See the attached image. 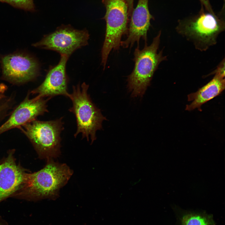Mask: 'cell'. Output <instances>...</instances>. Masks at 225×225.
<instances>
[{
    "instance_id": "obj_1",
    "label": "cell",
    "mask_w": 225,
    "mask_h": 225,
    "mask_svg": "<svg viewBox=\"0 0 225 225\" xmlns=\"http://www.w3.org/2000/svg\"><path fill=\"white\" fill-rule=\"evenodd\" d=\"M46 160L41 169L26 173L22 184L11 197L34 201L58 197L60 189L67 183L73 172L65 163L55 162L52 158Z\"/></svg>"
},
{
    "instance_id": "obj_2",
    "label": "cell",
    "mask_w": 225,
    "mask_h": 225,
    "mask_svg": "<svg viewBox=\"0 0 225 225\" xmlns=\"http://www.w3.org/2000/svg\"><path fill=\"white\" fill-rule=\"evenodd\" d=\"M224 8V3L220 11L216 13L201 6L197 14L179 20L176 31L196 49L205 51L217 43L218 36L225 30Z\"/></svg>"
},
{
    "instance_id": "obj_3",
    "label": "cell",
    "mask_w": 225,
    "mask_h": 225,
    "mask_svg": "<svg viewBox=\"0 0 225 225\" xmlns=\"http://www.w3.org/2000/svg\"><path fill=\"white\" fill-rule=\"evenodd\" d=\"M161 32L160 31L151 44L145 43L140 50L139 46L135 48L133 60L135 64L132 73L128 78V87L133 97H142L150 85L153 74L160 63L167 60L163 55V50L158 52Z\"/></svg>"
},
{
    "instance_id": "obj_4",
    "label": "cell",
    "mask_w": 225,
    "mask_h": 225,
    "mask_svg": "<svg viewBox=\"0 0 225 225\" xmlns=\"http://www.w3.org/2000/svg\"><path fill=\"white\" fill-rule=\"evenodd\" d=\"M88 88L89 85L85 82L73 86L72 92L68 97L72 104L69 111L74 114L76 119L75 137L82 133V138H86L88 141L90 137L92 143L96 139V131L102 128V121L107 119L92 101L88 93Z\"/></svg>"
},
{
    "instance_id": "obj_5",
    "label": "cell",
    "mask_w": 225,
    "mask_h": 225,
    "mask_svg": "<svg viewBox=\"0 0 225 225\" xmlns=\"http://www.w3.org/2000/svg\"><path fill=\"white\" fill-rule=\"evenodd\" d=\"M62 118L46 121L36 119L18 128L30 141L40 158L53 159L60 155V134L64 129Z\"/></svg>"
},
{
    "instance_id": "obj_6",
    "label": "cell",
    "mask_w": 225,
    "mask_h": 225,
    "mask_svg": "<svg viewBox=\"0 0 225 225\" xmlns=\"http://www.w3.org/2000/svg\"><path fill=\"white\" fill-rule=\"evenodd\" d=\"M102 2L106 9L102 18L106 21V28L101 50V63L104 69L110 52L112 49H119L122 37L127 34L129 17L124 0H102Z\"/></svg>"
},
{
    "instance_id": "obj_7",
    "label": "cell",
    "mask_w": 225,
    "mask_h": 225,
    "mask_svg": "<svg viewBox=\"0 0 225 225\" xmlns=\"http://www.w3.org/2000/svg\"><path fill=\"white\" fill-rule=\"evenodd\" d=\"M89 38L88 32L85 29L79 30L70 25H62L32 46L69 57L76 50L87 45Z\"/></svg>"
},
{
    "instance_id": "obj_8",
    "label": "cell",
    "mask_w": 225,
    "mask_h": 225,
    "mask_svg": "<svg viewBox=\"0 0 225 225\" xmlns=\"http://www.w3.org/2000/svg\"><path fill=\"white\" fill-rule=\"evenodd\" d=\"M2 78L15 84L34 79L38 75L39 65L34 58L22 53L5 55L2 58Z\"/></svg>"
},
{
    "instance_id": "obj_9",
    "label": "cell",
    "mask_w": 225,
    "mask_h": 225,
    "mask_svg": "<svg viewBox=\"0 0 225 225\" xmlns=\"http://www.w3.org/2000/svg\"><path fill=\"white\" fill-rule=\"evenodd\" d=\"M28 92L23 101L11 113L8 119L0 126V135L12 129L17 128L37 119V118L48 112L47 103L51 98L45 99L36 96L30 98Z\"/></svg>"
},
{
    "instance_id": "obj_10",
    "label": "cell",
    "mask_w": 225,
    "mask_h": 225,
    "mask_svg": "<svg viewBox=\"0 0 225 225\" xmlns=\"http://www.w3.org/2000/svg\"><path fill=\"white\" fill-rule=\"evenodd\" d=\"M69 57L61 55L57 65L51 68L47 73L43 82L38 87L30 91V94L37 95L39 98H51L57 95L68 97V79L66 65Z\"/></svg>"
},
{
    "instance_id": "obj_11",
    "label": "cell",
    "mask_w": 225,
    "mask_h": 225,
    "mask_svg": "<svg viewBox=\"0 0 225 225\" xmlns=\"http://www.w3.org/2000/svg\"><path fill=\"white\" fill-rule=\"evenodd\" d=\"M14 152L9 150L7 157L0 161V202L11 197L19 189L27 172L16 163Z\"/></svg>"
},
{
    "instance_id": "obj_12",
    "label": "cell",
    "mask_w": 225,
    "mask_h": 225,
    "mask_svg": "<svg viewBox=\"0 0 225 225\" xmlns=\"http://www.w3.org/2000/svg\"><path fill=\"white\" fill-rule=\"evenodd\" d=\"M148 0H138L137 5L133 9L129 20L127 37L122 41L121 46L126 48H131L135 42L139 46L142 38L147 43V32L151 26L150 21L154 19L150 14L148 7Z\"/></svg>"
},
{
    "instance_id": "obj_13",
    "label": "cell",
    "mask_w": 225,
    "mask_h": 225,
    "mask_svg": "<svg viewBox=\"0 0 225 225\" xmlns=\"http://www.w3.org/2000/svg\"><path fill=\"white\" fill-rule=\"evenodd\" d=\"M214 73V77L209 82L197 92L188 95V101L192 102L186 106V110L191 111L197 108L201 111L202 105L219 95L224 90V65H218Z\"/></svg>"
},
{
    "instance_id": "obj_14",
    "label": "cell",
    "mask_w": 225,
    "mask_h": 225,
    "mask_svg": "<svg viewBox=\"0 0 225 225\" xmlns=\"http://www.w3.org/2000/svg\"><path fill=\"white\" fill-rule=\"evenodd\" d=\"M182 225H215L210 215L197 213H188L181 218Z\"/></svg>"
},
{
    "instance_id": "obj_15",
    "label": "cell",
    "mask_w": 225,
    "mask_h": 225,
    "mask_svg": "<svg viewBox=\"0 0 225 225\" xmlns=\"http://www.w3.org/2000/svg\"><path fill=\"white\" fill-rule=\"evenodd\" d=\"M0 2L7 3L15 8L26 11L34 12L35 11L33 0H0Z\"/></svg>"
},
{
    "instance_id": "obj_16",
    "label": "cell",
    "mask_w": 225,
    "mask_h": 225,
    "mask_svg": "<svg viewBox=\"0 0 225 225\" xmlns=\"http://www.w3.org/2000/svg\"><path fill=\"white\" fill-rule=\"evenodd\" d=\"M201 4V6L204 7L207 11L212 13H214L210 0H199Z\"/></svg>"
},
{
    "instance_id": "obj_17",
    "label": "cell",
    "mask_w": 225,
    "mask_h": 225,
    "mask_svg": "<svg viewBox=\"0 0 225 225\" xmlns=\"http://www.w3.org/2000/svg\"><path fill=\"white\" fill-rule=\"evenodd\" d=\"M11 102L8 97L0 99V111L10 106Z\"/></svg>"
},
{
    "instance_id": "obj_18",
    "label": "cell",
    "mask_w": 225,
    "mask_h": 225,
    "mask_svg": "<svg viewBox=\"0 0 225 225\" xmlns=\"http://www.w3.org/2000/svg\"><path fill=\"white\" fill-rule=\"evenodd\" d=\"M126 3L128 8V12L129 17L131 16L132 12L134 9L133 1L134 0H124Z\"/></svg>"
},
{
    "instance_id": "obj_19",
    "label": "cell",
    "mask_w": 225,
    "mask_h": 225,
    "mask_svg": "<svg viewBox=\"0 0 225 225\" xmlns=\"http://www.w3.org/2000/svg\"><path fill=\"white\" fill-rule=\"evenodd\" d=\"M8 115L7 112L5 110L0 111V123Z\"/></svg>"
},
{
    "instance_id": "obj_20",
    "label": "cell",
    "mask_w": 225,
    "mask_h": 225,
    "mask_svg": "<svg viewBox=\"0 0 225 225\" xmlns=\"http://www.w3.org/2000/svg\"><path fill=\"white\" fill-rule=\"evenodd\" d=\"M6 88L0 86V99L5 98L7 96L5 94Z\"/></svg>"
}]
</instances>
